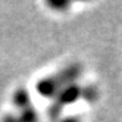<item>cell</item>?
Segmentation results:
<instances>
[{
	"label": "cell",
	"mask_w": 122,
	"mask_h": 122,
	"mask_svg": "<svg viewBox=\"0 0 122 122\" xmlns=\"http://www.w3.org/2000/svg\"><path fill=\"white\" fill-rule=\"evenodd\" d=\"M81 75H82L81 65L77 62L70 64L65 66L62 70H60L59 72L41 79L36 84V91L42 97L54 98L64 87L76 82V80Z\"/></svg>",
	"instance_id": "obj_1"
},
{
	"label": "cell",
	"mask_w": 122,
	"mask_h": 122,
	"mask_svg": "<svg viewBox=\"0 0 122 122\" xmlns=\"http://www.w3.org/2000/svg\"><path fill=\"white\" fill-rule=\"evenodd\" d=\"M81 91H82V87L79 84H76V82L70 84L66 87H64L62 90L54 97L51 105L49 106L47 116L54 121L57 120L65 106L75 103L77 100H79V97H81Z\"/></svg>",
	"instance_id": "obj_2"
},
{
	"label": "cell",
	"mask_w": 122,
	"mask_h": 122,
	"mask_svg": "<svg viewBox=\"0 0 122 122\" xmlns=\"http://www.w3.org/2000/svg\"><path fill=\"white\" fill-rule=\"evenodd\" d=\"M1 122H39V113L31 106L26 110L20 111L18 115L9 113L6 116H4Z\"/></svg>",
	"instance_id": "obj_3"
},
{
	"label": "cell",
	"mask_w": 122,
	"mask_h": 122,
	"mask_svg": "<svg viewBox=\"0 0 122 122\" xmlns=\"http://www.w3.org/2000/svg\"><path fill=\"white\" fill-rule=\"evenodd\" d=\"M13 102L15 105V107L20 111L31 107V98H30L29 91L24 87L16 88L13 95Z\"/></svg>",
	"instance_id": "obj_4"
},
{
	"label": "cell",
	"mask_w": 122,
	"mask_h": 122,
	"mask_svg": "<svg viewBox=\"0 0 122 122\" xmlns=\"http://www.w3.org/2000/svg\"><path fill=\"white\" fill-rule=\"evenodd\" d=\"M100 96V92L97 90L96 86L93 85H87L85 87H82V91H81V97L85 100V101L93 103L95 101H97V98Z\"/></svg>",
	"instance_id": "obj_5"
},
{
	"label": "cell",
	"mask_w": 122,
	"mask_h": 122,
	"mask_svg": "<svg viewBox=\"0 0 122 122\" xmlns=\"http://www.w3.org/2000/svg\"><path fill=\"white\" fill-rule=\"evenodd\" d=\"M47 5L50 8H52L54 10H57V11H64V10H66L69 6H70V3L67 1H50L47 3Z\"/></svg>",
	"instance_id": "obj_6"
},
{
	"label": "cell",
	"mask_w": 122,
	"mask_h": 122,
	"mask_svg": "<svg viewBox=\"0 0 122 122\" xmlns=\"http://www.w3.org/2000/svg\"><path fill=\"white\" fill-rule=\"evenodd\" d=\"M57 122H82L79 116H66V117L59 118Z\"/></svg>",
	"instance_id": "obj_7"
}]
</instances>
